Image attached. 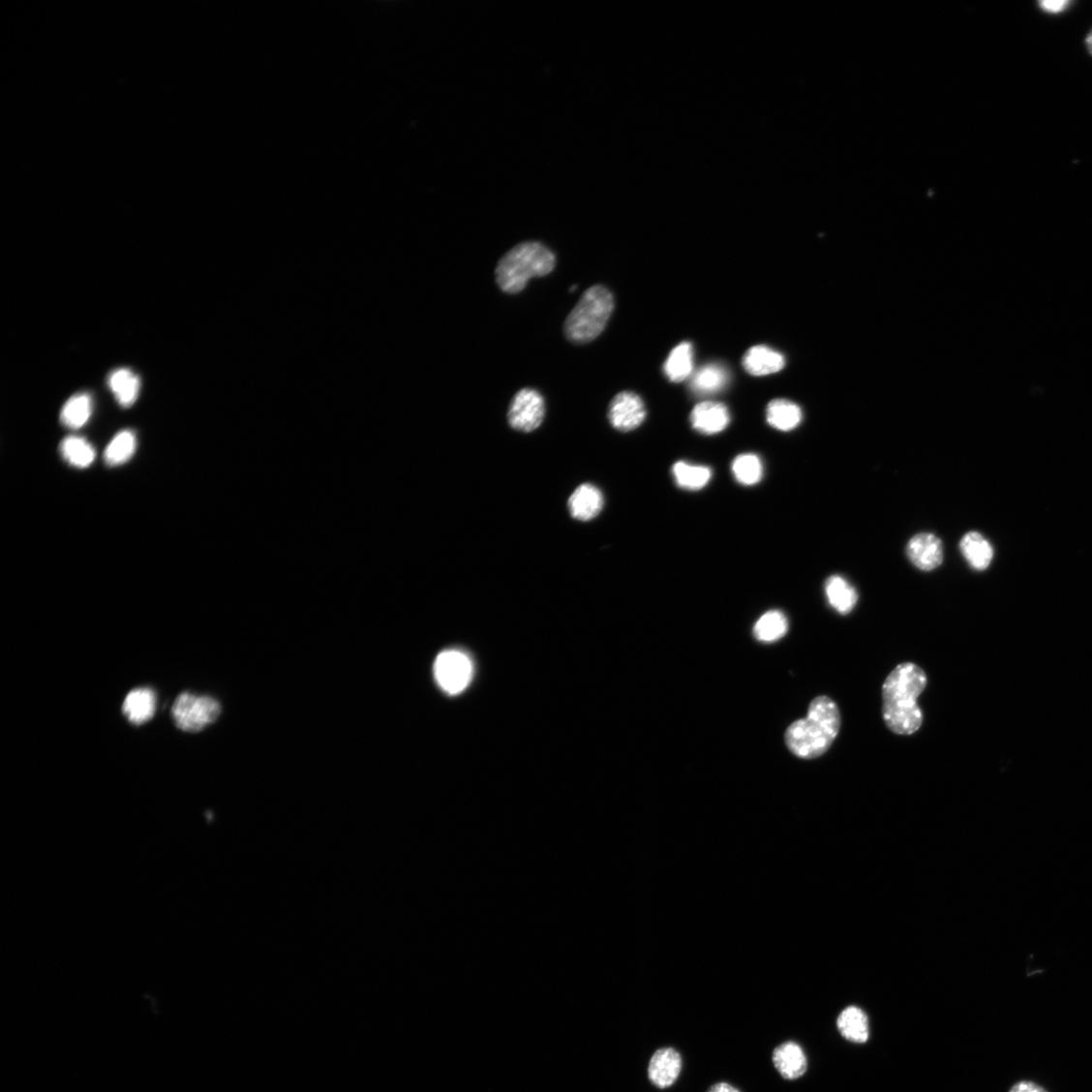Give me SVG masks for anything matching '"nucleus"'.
I'll return each mask as SVG.
<instances>
[{
  "mask_svg": "<svg viewBox=\"0 0 1092 1092\" xmlns=\"http://www.w3.org/2000/svg\"><path fill=\"white\" fill-rule=\"evenodd\" d=\"M825 590L830 605L841 616H848L855 609L859 596L856 589L844 577L831 576L826 582Z\"/></svg>",
  "mask_w": 1092,
  "mask_h": 1092,
  "instance_id": "obj_19",
  "label": "nucleus"
},
{
  "mask_svg": "<svg viewBox=\"0 0 1092 1092\" xmlns=\"http://www.w3.org/2000/svg\"><path fill=\"white\" fill-rule=\"evenodd\" d=\"M647 416L645 404L640 396L622 392L614 397L609 406L608 418L611 425L622 432L640 427Z\"/></svg>",
  "mask_w": 1092,
  "mask_h": 1092,
  "instance_id": "obj_8",
  "label": "nucleus"
},
{
  "mask_svg": "<svg viewBox=\"0 0 1092 1092\" xmlns=\"http://www.w3.org/2000/svg\"><path fill=\"white\" fill-rule=\"evenodd\" d=\"M673 474L677 485L688 491H698L707 486L712 480V470L704 466H693L679 462L673 467Z\"/></svg>",
  "mask_w": 1092,
  "mask_h": 1092,
  "instance_id": "obj_24",
  "label": "nucleus"
},
{
  "mask_svg": "<svg viewBox=\"0 0 1092 1092\" xmlns=\"http://www.w3.org/2000/svg\"><path fill=\"white\" fill-rule=\"evenodd\" d=\"M926 685L925 672L914 663H902L887 676L882 686V714L891 732L910 736L920 730L924 713L918 699Z\"/></svg>",
  "mask_w": 1092,
  "mask_h": 1092,
  "instance_id": "obj_1",
  "label": "nucleus"
},
{
  "mask_svg": "<svg viewBox=\"0 0 1092 1092\" xmlns=\"http://www.w3.org/2000/svg\"><path fill=\"white\" fill-rule=\"evenodd\" d=\"M682 1068V1059L679 1051L673 1046H663L651 1057L648 1066V1077L651 1083L658 1089H667L679 1079Z\"/></svg>",
  "mask_w": 1092,
  "mask_h": 1092,
  "instance_id": "obj_10",
  "label": "nucleus"
},
{
  "mask_svg": "<svg viewBox=\"0 0 1092 1092\" xmlns=\"http://www.w3.org/2000/svg\"><path fill=\"white\" fill-rule=\"evenodd\" d=\"M1039 6L1044 12L1056 15L1062 13L1069 6V2H1066V0H1045L1044 2L1043 0L1039 3Z\"/></svg>",
  "mask_w": 1092,
  "mask_h": 1092,
  "instance_id": "obj_29",
  "label": "nucleus"
},
{
  "mask_svg": "<svg viewBox=\"0 0 1092 1092\" xmlns=\"http://www.w3.org/2000/svg\"><path fill=\"white\" fill-rule=\"evenodd\" d=\"M556 266V256L539 242L521 243L500 259L496 280L500 289L518 293L530 280L550 275Z\"/></svg>",
  "mask_w": 1092,
  "mask_h": 1092,
  "instance_id": "obj_3",
  "label": "nucleus"
},
{
  "mask_svg": "<svg viewBox=\"0 0 1092 1092\" xmlns=\"http://www.w3.org/2000/svg\"><path fill=\"white\" fill-rule=\"evenodd\" d=\"M766 415L768 423L781 431H791L799 427L803 421L801 407L784 399L770 402Z\"/></svg>",
  "mask_w": 1092,
  "mask_h": 1092,
  "instance_id": "obj_20",
  "label": "nucleus"
},
{
  "mask_svg": "<svg viewBox=\"0 0 1092 1092\" xmlns=\"http://www.w3.org/2000/svg\"><path fill=\"white\" fill-rule=\"evenodd\" d=\"M473 673L470 658L461 651L447 650L437 657L435 676L440 687L450 695L462 693Z\"/></svg>",
  "mask_w": 1092,
  "mask_h": 1092,
  "instance_id": "obj_6",
  "label": "nucleus"
},
{
  "mask_svg": "<svg viewBox=\"0 0 1092 1092\" xmlns=\"http://www.w3.org/2000/svg\"><path fill=\"white\" fill-rule=\"evenodd\" d=\"M836 1027L847 1041L855 1044L867 1043L870 1038L869 1019L860 1008L852 1006L839 1014Z\"/></svg>",
  "mask_w": 1092,
  "mask_h": 1092,
  "instance_id": "obj_17",
  "label": "nucleus"
},
{
  "mask_svg": "<svg viewBox=\"0 0 1092 1092\" xmlns=\"http://www.w3.org/2000/svg\"><path fill=\"white\" fill-rule=\"evenodd\" d=\"M907 558L923 572L936 570L944 561L942 540L932 533H919L906 546Z\"/></svg>",
  "mask_w": 1092,
  "mask_h": 1092,
  "instance_id": "obj_9",
  "label": "nucleus"
},
{
  "mask_svg": "<svg viewBox=\"0 0 1092 1092\" xmlns=\"http://www.w3.org/2000/svg\"><path fill=\"white\" fill-rule=\"evenodd\" d=\"M1010 1092H1048L1041 1085L1032 1081H1020L1015 1084Z\"/></svg>",
  "mask_w": 1092,
  "mask_h": 1092,
  "instance_id": "obj_30",
  "label": "nucleus"
},
{
  "mask_svg": "<svg viewBox=\"0 0 1092 1092\" xmlns=\"http://www.w3.org/2000/svg\"><path fill=\"white\" fill-rule=\"evenodd\" d=\"M730 380V371L723 364L713 362L694 373L690 388L695 395L708 397L720 393Z\"/></svg>",
  "mask_w": 1092,
  "mask_h": 1092,
  "instance_id": "obj_13",
  "label": "nucleus"
},
{
  "mask_svg": "<svg viewBox=\"0 0 1092 1092\" xmlns=\"http://www.w3.org/2000/svg\"><path fill=\"white\" fill-rule=\"evenodd\" d=\"M708 1092H742L736 1086L728 1082H717L710 1087Z\"/></svg>",
  "mask_w": 1092,
  "mask_h": 1092,
  "instance_id": "obj_31",
  "label": "nucleus"
},
{
  "mask_svg": "<svg viewBox=\"0 0 1092 1092\" xmlns=\"http://www.w3.org/2000/svg\"><path fill=\"white\" fill-rule=\"evenodd\" d=\"M1086 45L1090 54L1092 55V31L1086 38Z\"/></svg>",
  "mask_w": 1092,
  "mask_h": 1092,
  "instance_id": "obj_32",
  "label": "nucleus"
},
{
  "mask_svg": "<svg viewBox=\"0 0 1092 1092\" xmlns=\"http://www.w3.org/2000/svg\"><path fill=\"white\" fill-rule=\"evenodd\" d=\"M136 440L133 431L120 432L107 445L105 451V461L109 467H118L127 463L134 455Z\"/></svg>",
  "mask_w": 1092,
  "mask_h": 1092,
  "instance_id": "obj_27",
  "label": "nucleus"
},
{
  "mask_svg": "<svg viewBox=\"0 0 1092 1092\" xmlns=\"http://www.w3.org/2000/svg\"><path fill=\"white\" fill-rule=\"evenodd\" d=\"M737 481L744 486H754L763 477V465L756 454H741L732 467Z\"/></svg>",
  "mask_w": 1092,
  "mask_h": 1092,
  "instance_id": "obj_28",
  "label": "nucleus"
},
{
  "mask_svg": "<svg viewBox=\"0 0 1092 1092\" xmlns=\"http://www.w3.org/2000/svg\"><path fill=\"white\" fill-rule=\"evenodd\" d=\"M220 713L221 705L216 699L189 692L178 695L171 710L176 727L187 733L204 730L218 719Z\"/></svg>",
  "mask_w": 1092,
  "mask_h": 1092,
  "instance_id": "obj_5",
  "label": "nucleus"
},
{
  "mask_svg": "<svg viewBox=\"0 0 1092 1092\" xmlns=\"http://www.w3.org/2000/svg\"><path fill=\"white\" fill-rule=\"evenodd\" d=\"M545 415L543 397L533 389H522L513 398L509 412V425L517 431L530 434L542 423Z\"/></svg>",
  "mask_w": 1092,
  "mask_h": 1092,
  "instance_id": "obj_7",
  "label": "nucleus"
},
{
  "mask_svg": "<svg viewBox=\"0 0 1092 1092\" xmlns=\"http://www.w3.org/2000/svg\"><path fill=\"white\" fill-rule=\"evenodd\" d=\"M772 1061L778 1074L786 1080L802 1078L807 1072L808 1061L803 1046L786 1041L773 1051Z\"/></svg>",
  "mask_w": 1092,
  "mask_h": 1092,
  "instance_id": "obj_11",
  "label": "nucleus"
},
{
  "mask_svg": "<svg viewBox=\"0 0 1092 1092\" xmlns=\"http://www.w3.org/2000/svg\"><path fill=\"white\" fill-rule=\"evenodd\" d=\"M604 506L601 491L591 484L579 486L568 499L567 508L574 519L590 521L596 518Z\"/></svg>",
  "mask_w": 1092,
  "mask_h": 1092,
  "instance_id": "obj_14",
  "label": "nucleus"
},
{
  "mask_svg": "<svg viewBox=\"0 0 1092 1092\" xmlns=\"http://www.w3.org/2000/svg\"><path fill=\"white\" fill-rule=\"evenodd\" d=\"M613 310V294L607 288L594 286L588 288L566 318V338L578 345L593 341L604 331Z\"/></svg>",
  "mask_w": 1092,
  "mask_h": 1092,
  "instance_id": "obj_4",
  "label": "nucleus"
},
{
  "mask_svg": "<svg viewBox=\"0 0 1092 1092\" xmlns=\"http://www.w3.org/2000/svg\"><path fill=\"white\" fill-rule=\"evenodd\" d=\"M60 451L63 459L77 469L88 468L96 459L95 448L82 438L65 439L60 445Z\"/></svg>",
  "mask_w": 1092,
  "mask_h": 1092,
  "instance_id": "obj_25",
  "label": "nucleus"
},
{
  "mask_svg": "<svg viewBox=\"0 0 1092 1092\" xmlns=\"http://www.w3.org/2000/svg\"><path fill=\"white\" fill-rule=\"evenodd\" d=\"M960 551L976 571H985L993 560V549L988 540L980 532L966 533L960 541Z\"/></svg>",
  "mask_w": 1092,
  "mask_h": 1092,
  "instance_id": "obj_18",
  "label": "nucleus"
},
{
  "mask_svg": "<svg viewBox=\"0 0 1092 1092\" xmlns=\"http://www.w3.org/2000/svg\"><path fill=\"white\" fill-rule=\"evenodd\" d=\"M788 631V621L784 614L778 610H772L764 614L754 627V634L758 641L763 643L777 642Z\"/></svg>",
  "mask_w": 1092,
  "mask_h": 1092,
  "instance_id": "obj_26",
  "label": "nucleus"
},
{
  "mask_svg": "<svg viewBox=\"0 0 1092 1092\" xmlns=\"http://www.w3.org/2000/svg\"><path fill=\"white\" fill-rule=\"evenodd\" d=\"M840 726L841 716L837 704L829 696H818L810 702L807 716L794 721L787 728L786 745L796 757L817 759L828 753L838 736Z\"/></svg>",
  "mask_w": 1092,
  "mask_h": 1092,
  "instance_id": "obj_2",
  "label": "nucleus"
},
{
  "mask_svg": "<svg viewBox=\"0 0 1092 1092\" xmlns=\"http://www.w3.org/2000/svg\"><path fill=\"white\" fill-rule=\"evenodd\" d=\"M743 364L749 375L764 377L782 371L785 367V358L776 350L758 346L746 351Z\"/></svg>",
  "mask_w": 1092,
  "mask_h": 1092,
  "instance_id": "obj_15",
  "label": "nucleus"
},
{
  "mask_svg": "<svg viewBox=\"0 0 1092 1092\" xmlns=\"http://www.w3.org/2000/svg\"><path fill=\"white\" fill-rule=\"evenodd\" d=\"M123 713L135 725L151 720L156 711V694L151 688H136L126 697Z\"/></svg>",
  "mask_w": 1092,
  "mask_h": 1092,
  "instance_id": "obj_16",
  "label": "nucleus"
},
{
  "mask_svg": "<svg viewBox=\"0 0 1092 1092\" xmlns=\"http://www.w3.org/2000/svg\"><path fill=\"white\" fill-rule=\"evenodd\" d=\"M695 430L705 436L720 434L730 424V412L725 405L705 401L695 406L690 416Z\"/></svg>",
  "mask_w": 1092,
  "mask_h": 1092,
  "instance_id": "obj_12",
  "label": "nucleus"
},
{
  "mask_svg": "<svg viewBox=\"0 0 1092 1092\" xmlns=\"http://www.w3.org/2000/svg\"><path fill=\"white\" fill-rule=\"evenodd\" d=\"M93 413V400L87 394H77L68 400L62 408L60 420L70 429L83 427Z\"/></svg>",
  "mask_w": 1092,
  "mask_h": 1092,
  "instance_id": "obj_23",
  "label": "nucleus"
},
{
  "mask_svg": "<svg viewBox=\"0 0 1092 1092\" xmlns=\"http://www.w3.org/2000/svg\"><path fill=\"white\" fill-rule=\"evenodd\" d=\"M694 369L693 348L690 343H682L670 353L665 363V374L673 382L687 379Z\"/></svg>",
  "mask_w": 1092,
  "mask_h": 1092,
  "instance_id": "obj_22",
  "label": "nucleus"
},
{
  "mask_svg": "<svg viewBox=\"0 0 1092 1092\" xmlns=\"http://www.w3.org/2000/svg\"><path fill=\"white\" fill-rule=\"evenodd\" d=\"M107 384L122 407H130L138 399L140 379L129 369L112 372L108 377Z\"/></svg>",
  "mask_w": 1092,
  "mask_h": 1092,
  "instance_id": "obj_21",
  "label": "nucleus"
}]
</instances>
